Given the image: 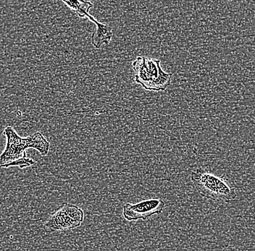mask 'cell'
Segmentation results:
<instances>
[{
    "label": "cell",
    "instance_id": "1",
    "mask_svg": "<svg viewBox=\"0 0 255 251\" xmlns=\"http://www.w3.org/2000/svg\"><path fill=\"white\" fill-rule=\"evenodd\" d=\"M191 180L197 193L207 199L229 203L237 198L235 185L227 176H218L199 167L191 172Z\"/></svg>",
    "mask_w": 255,
    "mask_h": 251
},
{
    "label": "cell",
    "instance_id": "2",
    "mask_svg": "<svg viewBox=\"0 0 255 251\" xmlns=\"http://www.w3.org/2000/svg\"><path fill=\"white\" fill-rule=\"evenodd\" d=\"M2 133L5 136L6 144L4 151L0 155V165H7L26 158V151L29 149L37 151L42 157L49 153L50 144L40 132L27 137H22L12 127L7 126Z\"/></svg>",
    "mask_w": 255,
    "mask_h": 251
},
{
    "label": "cell",
    "instance_id": "3",
    "mask_svg": "<svg viewBox=\"0 0 255 251\" xmlns=\"http://www.w3.org/2000/svg\"><path fill=\"white\" fill-rule=\"evenodd\" d=\"M165 206V203L159 198L143 200L133 204L128 203L124 206L123 215L129 222L146 220L154 215L160 214Z\"/></svg>",
    "mask_w": 255,
    "mask_h": 251
},
{
    "label": "cell",
    "instance_id": "4",
    "mask_svg": "<svg viewBox=\"0 0 255 251\" xmlns=\"http://www.w3.org/2000/svg\"><path fill=\"white\" fill-rule=\"evenodd\" d=\"M81 222L73 220L65 213L57 209L44 222V227L49 233L73 230L81 226Z\"/></svg>",
    "mask_w": 255,
    "mask_h": 251
},
{
    "label": "cell",
    "instance_id": "5",
    "mask_svg": "<svg viewBox=\"0 0 255 251\" xmlns=\"http://www.w3.org/2000/svg\"><path fill=\"white\" fill-rule=\"evenodd\" d=\"M88 18L97 26L95 32L92 35V44L93 47L96 49H100L103 44L109 45L113 36V28L110 25L100 23L91 15Z\"/></svg>",
    "mask_w": 255,
    "mask_h": 251
},
{
    "label": "cell",
    "instance_id": "6",
    "mask_svg": "<svg viewBox=\"0 0 255 251\" xmlns=\"http://www.w3.org/2000/svg\"><path fill=\"white\" fill-rule=\"evenodd\" d=\"M132 68L135 73V81L146 88L151 81L149 70L146 64V57H138L132 64Z\"/></svg>",
    "mask_w": 255,
    "mask_h": 251
},
{
    "label": "cell",
    "instance_id": "7",
    "mask_svg": "<svg viewBox=\"0 0 255 251\" xmlns=\"http://www.w3.org/2000/svg\"><path fill=\"white\" fill-rule=\"evenodd\" d=\"M172 76L173 73L165 72L161 68L158 76L151 81L146 90L154 92L164 91L171 84Z\"/></svg>",
    "mask_w": 255,
    "mask_h": 251
},
{
    "label": "cell",
    "instance_id": "8",
    "mask_svg": "<svg viewBox=\"0 0 255 251\" xmlns=\"http://www.w3.org/2000/svg\"><path fill=\"white\" fill-rule=\"evenodd\" d=\"M63 1L79 17H89L90 15L89 11L94 6L93 3L89 1H82V0L67 1V0H63Z\"/></svg>",
    "mask_w": 255,
    "mask_h": 251
},
{
    "label": "cell",
    "instance_id": "9",
    "mask_svg": "<svg viewBox=\"0 0 255 251\" xmlns=\"http://www.w3.org/2000/svg\"><path fill=\"white\" fill-rule=\"evenodd\" d=\"M60 210L65 213L67 216L71 217L76 222H83L84 220V212L82 209L76 205L71 203H64L62 206L58 208Z\"/></svg>",
    "mask_w": 255,
    "mask_h": 251
},
{
    "label": "cell",
    "instance_id": "10",
    "mask_svg": "<svg viewBox=\"0 0 255 251\" xmlns=\"http://www.w3.org/2000/svg\"><path fill=\"white\" fill-rule=\"evenodd\" d=\"M35 164H36V162L34 160L26 157V158L21 159V160H17V161L10 162V163H8L7 165H0V169L1 168L12 167H17L20 169H23V168L33 166Z\"/></svg>",
    "mask_w": 255,
    "mask_h": 251
}]
</instances>
